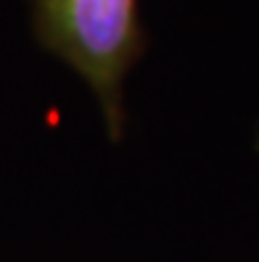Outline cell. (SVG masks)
Segmentation results:
<instances>
[{"instance_id":"obj_1","label":"cell","mask_w":259,"mask_h":262,"mask_svg":"<svg viewBox=\"0 0 259 262\" xmlns=\"http://www.w3.org/2000/svg\"><path fill=\"white\" fill-rule=\"evenodd\" d=\"M45 42L93 88L119 127V90L138 53V0H37Z\"/></svg>"}]
</instances>
